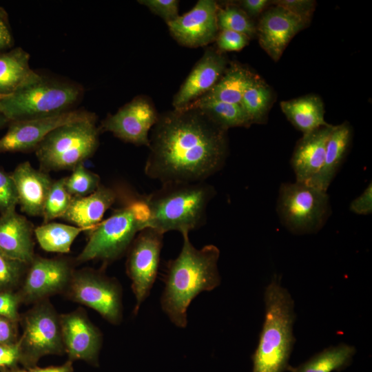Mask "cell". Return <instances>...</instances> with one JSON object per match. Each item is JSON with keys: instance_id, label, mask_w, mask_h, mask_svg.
<instances>
[{"instance_id": "4316f807", "label": "cell", "mask_w": 372, "mask_h": 372, "mask_svg": "<svg viewBox=\"0 0 372 372\" xmlns=\"http://www.w3.org/2000/svg\"><path fill=\"white\" fill-rule=\"evenodd\" d=\"M356 352L353 346L340 343L316 353L297 367L289 365L290 372H331L340 371L349 366Z\"/></svg>"}, {"instance_id": "ac0fdd59", "label": "cell", "mask_w": 372, "mask_h": 372, "mask_svg": "<svg viewBox=\"0 0 372 372\" xmlns=\"http://www.w3.org/2000/svg\"><path fill=\"white\" fill-rule=\"evenodd\" d=\"M72 277L67 262L34 257L22 289V296L30 302L39 300L63 290L70 284Z\"/></svg>"}, {"instance_id": "9a60e30c", "label": "cell", "mask_w": 372, "mask_h": 372, "mask_svg": "<svg viewBox=\"0 0 372 372\" xmlns=\"http://www.w3.org/2000/svg\"><path fill=\"white\" fill-rule=\"evenodd\" d=\"M308 25L289 10L274 5L261 14L256 36L260 47L277 62L294 36Z\"/></svg>"}, {"instance_id": "8d00e7d4", "label": "cell", "mask_w": 372, "mask_h": 372, "mask_svg": "<svg viewBox=\"0 0 372 372\" xmlns=\"http://www.w3.org/2000/svg\"><path fill=\"white\" fill-rule=\"evenodd\" d=\"M138 2L150 10L154 14L161 17L168 23L176 19L178 15L179 1L177 0H139Z\"/></svg>"}, {"instance_id": "836d02e7", "label": "cell", "mask_w": 372, "mask_h": 372, "mask_svg": "<svg viewBox=\"0 0 372 372\" xmlns=\"http://www.w3.org/2000/svg\"><path fill=\"white\" fill-rule=\"evenodd\" d=\"M18 196L14 180L10 174L0 168V214L15 210Z\"/></svg>"}, {"instance_id": "f1b7e54d", "label": "cell", "mask_w": 372, "mask_h": 372, "mask_svg": "<svg viewBox=\"0 0 372 372\" xmlns=\"http://www.w3.org/2000/svg\"><path fill=\"white\" fill-rule=\"evenodd\" d=\"M84 231L76 226L49 222L34 229L41 247L46 251L68 253L77 236Z\"/></svg>"}, {"instance_id": "83f0119b", "label": "cell", "mask_w": 372, "mask_h": 372, "mask_svg": "<svg viewBox=\"0 0 372 372\" xmlns=\"http://www.w3.org/2000/svg\"><path fill=\"white\" fill-rule=\"evenodd\" d=\"M273 97L271 87L259 76L245 91L240 104L251 125L265 123Z\"/></svg>"}, {"instance_id": "d4e9b609", "label": "cell", "mask_w": 372, "mask_h": 372, "mask_svg": "<svg viewBox=\"0 0 372 372\" xmlns=\"http://www.w3.org/2000/svg\"><path fill=\"white\" fill-rule=\"evenodd\" d=\"M288 121L303 134L329 125L324 120V106L320 96L311 94L280 103Z\"/></svg>"}, {"instance_id": "ab89813d", "label": "cell", "mask_w": 372, "mask_h": 372, "mask_svg": "<svg viewBox=\"0 0 372 372\" xmlns=\"http://www.w3.org/2000/svg\"><path fill=\"white\" fill-rule=\"evenodd\" d=\"M19 296L10 293H0V316L10 321H15L18 318Z\"/></svg>"}, {"instance_id": "4dcf8cb0", "label": "cell", "mask_w": 372, "mask_h": 372, "mask_svg": "<svg viewBox=\"0 0 372 372\" xmlns=\"http://www.w3.org/2000/svg\"><path fill=\"white\" fill-rule=\"evenodd\" d=\"M217 23L220 30L242 33L250 39L256 37V25L238 6L234 3L218 6Z\"/></svg>"}, {"instance_id": "f6af8a7d", "label": "cell", "mask_w": 372, "mask_h": 372, "mask_svg": "<svg viewBox=\"0 0 372 372\" xmlns=\"http://www.w3.org/2000/svg\"><path fill=\"white\" fill-rule=\"evenodd\" d=\"M26 372H73V366L72 362L68 361L61 366L46 368H34Z\"/></svg>"}, {"instance_id": "e575fe53", "label": "cell", "mask_w": 372, "mask_h": 372, "mask_svg": "<svg viewBox=\"0 0 372 372\" xmlns=\"http://www.w3.org/2000/svg\"><path fill=\"white\" fill-rule=\"evenodd\" d=\"M23 265L0 251V289L17 283L21 275Z\"/></svg>"}, {"instance_id": "52a82bcc", "label": "cell", "mask_w": 372, "mask_h": 372, "mask_svg": "<svg viewBox=\"0 0 372 372\" xmlns=\"http://www.w3.org/2000/svg\"><path fill=\"white\" fill-rule=\"evenodd\" d=\"M96 117L71 122L49 133L34 149L43 172L73 169L99 146Z\"/></svg>"}, {"instance_id": "d6a6232c", "label": "cell", "mask_w": 372, "mask_h": 372, "mask_svg": "<svg viewBox=\"0 0 372 372\" xmlns=\"http://www.w3.org/2000/svg\"><path fill=\"white\" fill-rule=\"evenodd\" d=\"M100 181L99 176L86 169L82 163L65 178V187L72 197H82L94 192L100 186Z\"/></svg>"}, {"instance_id": "603a6c76", "label": "cell", "mask_w": 372, "mask_h": 372, "mask_svg": "<svg viewBox=\"0 0 372 372\" xmlns=\"http://www.w3.org/2000/svg\"><path fill=\"white\" fill-rule=\"evenodd\" d=\"M258 77L257 74L244 65L231 62L209 91L188 105L206 102L240 104L245 91Z\"/></svg>"}, {"instance_id": "cb8c5ba5", "label": "cell", "mask_w": 372, "mask_h": 372, "mask_svg": "<svg viewBox=\"0 0 372 372\" xmlns=\"http://www.w3.org/2000/svg\"><path fill=\"white\" fill-rule=\"evenodd\" d=\"M351 138L352 129L347 121L333 125L327 143L323 165L308 184L327 192L347 155Z\"/></svg>"}, {"instance_id": "5bb4252c", "label": "cell", "mask_w": 372, "mask_h": 372, "mask_svg": "<svg viewBox=\"0 0 372 372\" xmlns=\"http://www.w3.org/2000/svg\"><path fill=\"white\" fill-rule=\"evenodd\" d=\"M218 6L214 0H199L189 12L167 23L170 34L178 43L189 48L215 41L219 32Z\"/></svg>"}, {"instance_id": "44dd1931", "label": "cell", "mask_w": 372, "mask_h": 372, "mask_svg": "<svg viewBox=\"0 0 372 372\" xmlns=\"http://www.w3.org/2000/svg\"><path fill=\"white\" fill-rule=\"evenodd\" d=\"M32 223L12 210L0 216V251L23 264L34 258Z\"/></svg>"}, {"instance_id": "60d3db41", "label": "cell", "mask_w": 372, "mask_h": 372, "mask_svg": "<svg viewBox=\"0 0 372 372\" xmlns=\"http://www.w3.org/2000/svg\"><path fill=\"white\" fill-rule=\"evenodd\" d=\"M21 357L19 342L0 344V369L14 365Z\"/></svg>"}, {"instance_id": "7a4b0ae2", "label": "cell", "mask_w": 372, "mask_h": 372, "mask_svg": "<svg viewBox=\"0 0 372 372\" xmlns=\"http://www.w3.org/2000/svg\"><path fill=\"white\" fill-rule=\"evenodd\" d=\"M183 246L178 256L166 263L165 288L161 298L163 311L176 327L187 324V311L201 292L214 289L220 284L218 269L220 250L214 245L196 249L189 233H183Z\"/></svg>"}, {"instance_id": "7bdbcfd3", "label": "cell", "mask_w": 372, "mask_h": 372, "mask_svg": "<svg viewBox=\"0 0 372 372\" xmlns=\"http://www.w3.org/2000/svg\"><path fill=\"white\" fill-rule=\"evenodd\" d=\"M272 4L269 0H242L238 6L251 19L262 14Z\"/></svg>"}, {"instance_id": "bcb514c9", "label": "cell", "mask_w": 372, "mask_h": 372, "mask_svg": "<svg viewBox=\"0 0 372 372\" xmlns=\"http://www.w3.org/2000/svg\"><path fill=\"white\" fill-rule=\"evenodd\" d=\"M9 123V120L0 112V130L7 127Z\"/></svg>"}, {"instance_id": "d6986e66", "label": "cell", "mask_w": 372, "mask_h": 372, "mask_svg": "<svg viewBox=\"0 0 372 372\" xmlns=\"http://www.w3.org/2000/svg\"><path fill=\"white\" fill-rule=\"evenodd\" d=\"M17 189L18 205L28 216H43L45 203L53 180L41 169L34 168L28 161L19 163L10 174Z\"/></svg>"}, {"instance_id": "6da1fadb", "label": "cell", "mask_w": 372, "mask_h": 372, "mask_svg": "<svg viewBox=\"0 0 372 372\" xmlns=\"http://www.w3.org/2000/svg\"><path fill=\"white\" fill-rule=\"evenodd\" d=\"M145 175L161 185L203 182L219 172L228 155L227 130L198 109L158 115L149 134Z\"/></svg>"}, {"instance_id": "f35d334b", "label": "cell", "mask_w": 372, "mask_h": 372, "mask_svg": "<svg viewBox=\"0 0 372 372\" xmlns=\"http://www.w3.org/2000/svg\"><path fill=\"white\" fill-rule=\"evenodd\" d=\"M349 209L351 212L358 215H369L372 213L371 182L360 195L351 201Z\"/></svg>"}, {"instance_id": "7c38bea8", "label": "cell", "mask_w": 372, "mask_h": 372, "mask_svg": "<svg viewBox=\"0 0 372 372\" xmlns=\"http://www.w3.org/2000/svg\"><path fill=\"white\" fill-rule=\"evenodd\" d=\"M96 117L93 112L74 109L43 117L10 121L7 132L0 138V154L34 150L43 139L56 127Z\"/></svg>"}, {"instance_id": "ba28073f", "label": "cell", "mask_w": 372, "mask_h": 372, "mask_svg": "<svg viewBox=\"0 0 372 372\" xmlns=\"http://www.w3.org/2000/svg\"><path fill=\"white\" fill-rule=\"evenodd\" d=\"M276 210L282 225L298 235L318 232L331 214L327 192L297 181L280 185Z\"/></svg>"}, {"instance_id": "484cf974", "label": "cell", "mask_w": 372, "mask_h": 372, "mask_svg": "<svg viewBox=\"0 0 372 372\" xmlns=\"http://www.w3.org/2000/svg\"><path fill=\"white\" fill-rule=\"evenodd\" d=\"M29 61L30 54L21 47L0 52V99L13 94L37 76Z\"/></svg>"}, {"instance_id": "d590c367", "label": "cell", "mask_w": 372, "mask_h": 372, "mask_svg": "<svg viewBox=\"0 0 372 372\" xmlns=\"http://www.w3.org/2000/svg\"><path fill=\"white\" fill-rule=\"evenodd\" d=\"M250 39L242 34L231 30H220L216 38L217 49L221 52L239 51L249 43Z\"/></svg>"}, {"instance_id": "ee69618b", "label": "cell", "mask_w": 372, "mask_h": 372, "mask_svg": "<svg viewBox=\"0 0 372 372\" xmlns=\"http://www.w3.org/2000/svg\"><path fill=\"white\" fill-rule=\"evenodd\" d=\"M14 336L10 320L0 316V344L12 343Z\"/></svg>"}, {"instance_id": "4fadbf2b", "label": "cell", "mask_w": 372, "mask_h": 372, "mask_svg": "<svg viewBox=\"0 0 372 372\" xmlns=\"http://www.w3.org/2000/svg\"><path fill=\"white\" fill-rule=\"evenodd\" d=\"M153 103L138 96L101 123L99 132H109L118 138L140 146L149 145V134L158 118Z\"/></svg>"}, {"instance_id": "3957f363", "label": "cell", "mask_w": 372, "mask_h": 372, "mask_svg": "<svg viewBox=\"0 0 372 372\" xmlns=\"http://www.w3.org/2000/svg\"><path fill=\"white\" fill-rule=\"evenodd\" d=\"M215 194L214 187L205 181L162 184L144 196L149 211L147 227L163 234L197 229L205 223L207 209Z\"/></svg>"}, {"instance_id": "ffe728a7", "label": "cell", "mask_w": 372, "mask_h": 372, "mask_svg": "<svg viewBox=\"0 0 372 372\" xmlns=\"http://www.w3.org/2000/svg\"><path fill=\"white\" fill-rule=\"evenodd\" d=\"M333 127L331 124L320 127L303 134L298 140L291 161L296 181L307 183L320 170Z\"/></svg>"}, {"instance_id": "f546056e", "label": "cell", "mask_w": 372, "mask_h": 372, "mask_svg": "<svg viewBox=\"0 0 372 372\" xmlns=\"http://www.w3.org/2000/svg\"><path fill=\"white\" fill-rule=\"evenodd\" d=\"M178 109H198L225 130L231 127H249L251 125L240 104L206 102L197 105H187Z\"/></svg>"}, {"instance_id": "b9f144b4", "label": "cell", "mask_w": 372, "mask_h": 372, "mask_svg": "<svg viewBox=\"0 0 372 372\" xmlns=\"http://www.w3.org/2000/svg\"><path fill=\"white\" fill-rule=\"evenodd\" d=\"M13 44L14 39L8 13L3 8L0 7V52L10 49Z\"/></svg>"}, {"instance_id": "7dc6e473", "label": "cell", "mask_w": 372, "mask_h": 372, "mask_svg": "<svg viewBox=\"0 0 372 372\" xmlns=\"http://www.w3.org/2000/svg\"><path fill=\"white\" fill-rule=\"evenodd\" d=\"M12 372H26V371H23V370H17V371H12Z\"/></svg>"}, {"instance_id": "1f68e13d", "label": "cell", "mask_w": 372, "mask_h": 372, "mask_svg": "<svg viewBox=\"0 0 372 372\" xmlns=\"http://www.w3.org/2000/svg\"><path fill=\"white\" fill-rule=\"evenodd\" d=\"M72 198L65 187V178L53 180L43 208L42 216L44 223L57 218H63Z\"/></svg>"}, {"instance_id": "7402d4cb", "label": "cell", "mask_w": 372, "mask_h": 372, "mask_svg": "<svg viewBox=\"0 0 372 372\" xmlns=\"http://www.w3.org/2000/svg\"><path fill=\"white\" fill-rule=\"evenodd\" d=\"M116 192L106 186H100L92 194L73 197L62 218L74 223L84 231L94 229L101 222L105 211L114 203Z\"/></svg>"}, {"instance_id": "9c48e42d", "label": "cell", "mask_w": 372, "mask_h": 372, "mask_svg": "<svg viewBox=\"0 0 372 372\" xmlns=\"http://www.w3.org/2000/svg\"><path fill=\"white\" fill-rule=\"evenodd\" d=\"M163 235L154 228L145 227L138 233L128 249L126 270L136 298L135 314L149 296L156 278Z\"/></svg>"}, {"instance_id": "8992f818", "label": "cell", "mask_w": 372, "mask_h": 372, "mask_svg": "<svg viewBox=\"0 0 372 372\" xmlns=\"http://www.w3.org/2000/svg\"><path fill=\"white\" fill-rule=\"evenodd\" d=\"M149 211L144 196L116 209L92 230L77 260H114L127 251L139 231L147 227Z\"/></svg>"}, {"instance_id": "e0dca14e", "label": "cell", "mask_w": 372, "mask_h": 372, "mask_svg": "<svg viewBox=\"0 0 372 372\" xmlns=\"http://www.w3.org/2000/svg\"><path fill=\"white\" fill-rule=\"evenodd\" d=\"M64 349L71 360L96 362L102 335L85 315L75 311L60 316Z\"/></svg>"}, {"instance_id": "74e56055", "label": "cell", "mask_w": 372, "mask_h": 372, "mask_svg": "<svg viewBox=\"0 0 372 372\" xmlns=\"http://www.w3.org/2000/svg\"><path fill=\"white\" fill-rule=\"evenodd\" d=\"M271 3L285 8L308 25L316 7L313 0H277L271 1Z\"/></svg>"}, {"instance_id": "2e32d148", "label": "cell", "mask_w": 372, "mask_h": 372, "mask_svg": "<svg viewBox=\"0 0 372 372\" xmlns=\"http://www.w3.org/2000/svg\"><path fill=\"white\" fill-rule=\"evenodd\" d=\"M228 59L218 49L208 48L175 94L172 105L181 108L209 91L224 74Z\"/></svg>"}, {"instance_id": "277c9868", "label": "cell", "mask_w": 372, "mask_h": 372, "mask_svg": "<svg viewBox=\"0 0 372 372\" xmlns=\"http://www.w3.org/2000/svg\"><path fill=\"white\" fill-rule=\"evenodd\" d=\"M265 319L258 347L252 355V372H285L295 338L294 302L277 277L265 291Z\"/></svg>"}, {"instance_id": "8fae6325", "label": "cell", "mask_w": 372, "mask_h": 372, "mask_svg": "<svg viewBox=\"0 0 372 372\" xmlns=\"http://www.w3.org/2000/svg\"><path fill=\"white\" fill-rule=\"evenodd\" d=\"M70 291L74 301L94 309L109 322H121L122 292L115 280L91 271L78 273L72 277Z\"/></svg>"}, {"instance_id": "5b68a950", "label": "cell", "mask_w": 372, "mask_h": 372, "mask_svg": "<svg viewBox=\"0 0 372 372\" xmlns=\"http://www.w3.org/2000/svg\"><path fill=\"white\" fill-rule=\"evenodd\" d=\"M83 94L76 82L38 73L13 94L0 99V112L9 121L56 114L76 109Z\"/></svg>"}, {"instance_id": "30bf717a", "label": "cell", "mask_w": 372, "mask_h": 372, "mask_svg": "<svg viewBox=\"0 0 372 372\" xmlns=\"http://www.w3.org/2000/svg\"><path fill=\"white\" fill-rule=\"evenodd\" d=\"M19 342L21 359L29 365L43 355L63 351L60 317L50 304H39L25 315L23 335Z\"/></svg>"}]
</instances>
